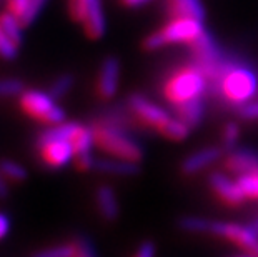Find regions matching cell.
I'll list each match as a JSON object with an SVG mask.
<instances>
[{
	"instance_id": "6da1fadb",
	"label": "cell",
	"mask_w": 258,
	"mask_h": 257,
	"mask_svg": "<svg viewBox=\"0 0 258 257\" xmlns=\"http://www.w3.org/2000/svg\"><path fill=\"white\" fill-rule=\"evenodd\" d=\"M213 90L230 106L241 107L251 102L258 92V77L250 67L243 64L230 62L222 75L213 84Z\"/></svg>"
},
{
	"instance_id": "7a4b0ae2",
	"label": "cell",
	"mask_w": 258,
	"mask_h": 257,
	"mask_svg": "<svg viewBox=\"0 0 258 257\" xmlns=\"http://www.w3.org/2000/svg\"><path fill=\"white\" fill-rule=\"evenodd\" d=\"M95 145L110 157L125 159V161L140 162L144 159V149L132 135L125 132L122 125H117L108 120H98L92 124Z\"/></svg>"
},
{
	"instance_id": "3957f363",
	"label": "cell",
	"mask_w": 258,
	"mask_h": 257,
	"mask_svg": "<svg viewBox=\"0 0 258 257\" xmlns=\"http://www.w3.org/2000/svg\"><path fill=\"white\" fill-rule=\"evenodd\" d=\"M208 89V79L199 65L182 67L170 75L163 84V95L173 107L202 99Z\"/></svg>"
},
{
	"instance_id": "277c9868",
	"label": "cell",
	"mask_w": 258,
	"mask_h": 257,
	"mask_svg": "<svg viewBox=\"0 0 258 257\" xmlns=\"http://www.w3.org/2000/svg\"><path fill=\"white\" fill-rule=\"evenodd\" d=\"M205 34L203 20L199 19H172L160 30L153 32L144 40L145 50H158L162 47L186 43L191 45Z\"/></svg>"
},
{
	"instance_id": "5b68a950",
	"label": "cell",
	"mask_w": 258,
	"mask_h": 257,
	"mask_svg": "<svg viewBox=\"0 0 258 257\" xmlns=\"http://www.w3.org/2000/svg\"><path fill=\"white\" fill-rule=\"evenodd\" d=\"M20 107L27 116L53 125L65 122V111L55 104V99L42 90H25L20 95Z\"/></svg>"
},
{
	"instance_id": "8992f818",
	"label": "cell",
	"mask_w": 258,
	"mask_h": 257,
	"mask_svg": "<svg viewBox=\"0 0 258 257\" xmlns=\"http://www.w3.org/2000/svg\"><path fill=\"white\" fill-rule=\"evenodd\" d=\"M70 17L84 25L85 35L98 40L105 35V14L102 0H69Z\"/></svg>"
},
{
	"instance_id": "52a82bcc",
	"label": "cell",
	"mask_w": 258,
	"mask_h": 257,
	"mask_svg": "<svg viewBox=\"0 0 258 257\" xmlns=\"http://www.w3.org/2000/svg\"><path fill=\"white\" fill-rule=\"evenodd\" d=\"M205 234L227 239L232 244L238 245L241 250H245V254L258 257V234L251 226H243V224L237 222L208 221Z\"/></svg>"
},
{
	"instance_id": "ba28073f",
	"label": "cell",
	"mask_w": 258,
	"mask_h": 257,
	"mask_svg": "<svg viewBox=\"0 0 258 257\" xmlns=\"http://www.w3.org/2000/svg\"><path fill=\"white\" fill-rule=\"evenodd\" d=\"M128 109L134 116L139 119V122L150 129H155L160 132V129L165 125L172 116L163 107L157 106L155 102L148 100L145 95L134 94L128 97Z\"/></svg>"
},
{
	"instance_id": "9c48e42d",
	"label": "cell",
	"mask_w": 258,
	"mask_h": 257,
	"mask_svg": "<svg viewBox=\"0 0 258 257\" xmlns=\"http://www.w3.org/2000/svg\"><path fill=\"white\" fill-rule=\"evenodd\" d=\"M208 184H210L212 190L220 199L223 204L230 207H240L245 204V195L241 192L240 185L237 180H232L227 174L223 172H212L208 177Z\"/></svg>"
},
{
	"instance_id": "30bf717a",
	"label": "cell",
	"mask_w": 258,
	"mask_h": 257,
	"mask_svg": "<svg viewBox=\"0 0 258 257\" xmlns=\"http://www.w3.org/2000/svg\"><path fill=\"white\" fill-rule=\"evenodd\" d=\"M120 85V62L117 57H107L100 65L97 77V94L102 100H110L117 95Z\"/></svg>"
},
{
	"instance_id": "8fae6325",
	"label": "cell",
	"mask_w": 258,
	"mask_h": 257,
	"mask_svg": "<svg viewBox=\"0 0 258 257\" xmlns=\"http://www.w3.org/2000/svg\"><path fill=\"white\" fill-rule=\"evenodd\" d=\"M40 149L42 161L45 162V166L52 169H62L69 166L74 161L75 150L70 140H55L48 142V144L38 147Z\"/></svg>"
},
{
	"instance_id": "7c38bea8",
	"label": "cell",
	"mask_w": 258,
	"mask_h": 257,
	"mask_svg": "<svg viewBox=\"0 0 258 257\" xmlns=\"http://www.w3.org/2000/svg\"><path fill=\"white\" fill-rule=\"evenodd\" d=\"M223 156L222 147H203L202 150H197L194 154L183 159L182 172L185 176H194L202 171H205L215 162H218Z\"/></svg>"
},
{
	"instance_id": "4fadbf2b",
	"label": "cell",
	"mask_w": 258,
	"mask_h": 257,
	"mask_svg": "<svg viewBox=\"0 0 258 257\" xmlns=\"http://www.w3.org/2000/svg\"><path fill=\"white\" fill-rule=\"evenodd\" d=\"M223 164L227 172L238 177L241 174L250 172L258 167V152L251 149H245V147H240V149L235 147V149L228 150Z\"/></svg>"
},
{
	"instance_id": "5bb4252c",
	"label": "cell",
	"mask_w": 258,
	"mask_h": 257,
	"mask_svg": "<svg viewBox=\"0 0 258 257\" xmlns=\"http://www.w3.org/2000/svg\"><path fill=\"white\" fill-rule=\"evenodd\" d=\"M93 171L108 174V176H137L140 172L139 162L125 161V159L118 157H108V159H95V166Z\"/></svg>"
},
{
	"instance_id": "9a60e30c",
	"label": "cell",
	"mask_w": 258,
	"mask_h": 257,
	"mask_svg": "<svg viewBox=\"0 0 258 257\" xmlns=\"http://www.w3.org/2000/svg\"><path fill=\"white\" fill-rule=\"evenodd\" d=\"M95 202H97V209L100 212V216L103 221L113 222L117 221V217L120 214V207L115 190L110 185H100L95 192Z\"/></svg>"
},
{
	"instance_id": "2e32d148",
	"label": "cell",
	"mask_w": 258,
	"mask_h": 257,
	"mask_svg": "<svg viewBox=\"0 0 258 257\" xmlns=\"http://www.w3.org/2000/svg\"><path fill=\"white\" fill-rule=\"evenodd\" d=\"M167 12L172 19H199L205 17L202 0H167Z\"/></svg>"
},
{
	"instance_id": "e0dca14e",
	"label": "cell",
	"mask_w": 258,
	"mask_h": 257,
	"mask_svg": "<svg viewBox=\"0 0 258 257\" xmlns=\"http://www.w3.org/2000/svg\"><path fill=\"white\" fill-rule=\"evenodd\" d=\"M79 122H60V124H53L48 129H45L43 132L38 135L37 139V145L42 147L48 144V142H55V140H70L75 134V130L79 129Z\"/></svg>"
},
{
	"instance_id": "ac0fdd59",
	"label": "cell",
	"mask_w": 258,
	"mask_h": 257,
	"mask_svg": "<svg viewBox=\"0 0 258 257\" xmlns=\"http://www.w3.org/2000/svg\"><path fill=\"white\" fill-rule=\"evenodd\" d=\"M175 114H177L178 119H182L185 124H188L190 127H197L200 122L203 116H205V106H203L202 99L186 102L183 106L175 107Z\"/></svg>"
},
{
	"instance_id": "d6986e66",
	"label": "cell",
	"mask_w": 258,
	"mask_h": 257,
	"mask_svg": "<svg viewBox=\"0 0 258 257\" xmlns=\"http://www.w3.org/2000/svg\"><path fill=\"white\" fill-rule=\"evenodd\" d=\"M0 29L4 30V34L12 40L15 45H20L24 42V29L22 22L19 17H15L14 14L10 12H4L0 14Z\"/></svg>"
},
{
	"instance_id": "ffe728a7",
	"label": "cell",
	"mask_w": 258,
	"mask_h": 257,
	"mask_svg": "<svg viewBox=\"0 0 258 257\" xmlns=\"http://www.w3.org/2000/svg\"><path fill=\"white\" fill-rule=\"evenodd\" d=\"M72 145L75 150V156L92 154V147L95 145V135H93V127L87 125H79L72 137Z\"/></svg>"
},
{
	"instance_id": "44dd1931",
	"label": "cell",
	"mask_w": 258,
	"mask_h": 257,
	"mask_svg": "<svg viewBox=\"0 0 258 257\" xmlns=\"http://www.w3.org/2000/svg\"><path fill=\"white\" fill-rule=\"evenodd\" d=\"M190 125L185 124L182 119L178 117H172L168 122L163 125L160 129V134L163 137H167L170 140H175V142H180V140H185L186 137L190 135Z\"/></svg>"
},
{
	"instance_id": "7402d4cb",
	"label": "cell",
	"mask_w": 258,
	"mask_h": 257,
	"mask_svg": "<svg viewBox=\"0 0 258 257\" xmlns=\"http://www.w3.org/2000/svg\"><path fill=\"white\" fill-rule=\"evenodd\" d=\"M237 182L240 185L241 192L245 195V199L258 202V167L253 169V171L238 176Z\"/></svg>"
},
{
	"instance_id": "603a6c76",
	"label": "cell",
	"mask_w": 258,
	"mask_h": 257,
	"mask_svg": "<svg viewBox=\"0 0 258 257\" xmlns=\"http://www.w3.org/2000/svg\"><path fill=\"white\" fill-rule=\"evenodd\" d=\"M0 171H2V174L9 180H12V182H24V180H27V177H29L27 169L24 166H20L19 162L10 161V159H4V161L0 162Z\"/></svg>"
},
{
	"instance_id": "cb8c5ba5",
	"label": "cell",
	"mask_w": 258,
	"mask_h": 257,
	"mask_svg": "<svg viewBox=\"0 0 258 257\" xmlns=\"http://www.w3.org/2000/svg\"><path fill=\"white\" fill-rule=\"evenodd\" d=\"M75 84V79L72 74H62L52 82V85L48 87V94H50L53 99H62L63 95H67L72 87Z\"/></svg>"
},
{
	"instance_id": "d4e9b609",
	"label": "cell",
	"mask_w": 258,
	"mask_h": 257,
	"mask_svg": "<svg viewBox=\"0 0 258 257\" xmlns=\"http://www.w3.org/2000/svg\"><path fill=\"white\" fill-rule=\"evenodd\" d=\"M25 92L24 82L17 77H5L0 79V97H15Z\"/></svg>"
},
{
	"instance_id": "484cf974",
	"label": "cell",
	"mask_w": 258,
	"mask_h": 257,
	"mask_svg": "<svg viewBox=\"0 0 258 257\" xmlns=\"http://www.w3.org/2000/svg\"><path fill=\"white\" fill-rule=\"evenodd\" d=\"M240 139V125L237 122H227L222 130V142L223 149L232 150L237 147V142Z\"/></svg>"
},
{
	"instance_id": "4316f807",
	"label": "cell",
	"mask_w": 258,
	"mask_h": 257,
	"mask_svg": "<svg viewBox=\"0 0 258 257\" xmlns=\"http://www.w3.org/2000/svg\"><path fill=\"white\" fill-rule=\"evenodd\" d=\"M30 257H74V244H62L53 247L40 249Z\"/></svg>"
},
{
	"instance_id": "83f0119b",
	"label": "cell",
	"mask_w": 258,
	"mask_h": 257,
	"mask_svg": "<svg viewBox=\"0 0 258 257\" xmlns=\"http://www.w3.org/2000/svg\"><path fill=\"white\" fill-rule=\"evenodd\" d=\"M47 0H29V5H27V10L24 14V17L20 19L22 25L24 27H29L32 25L34 22L37 20V17L40 15L43 5H45Z\"/></svg>"
},
{
	"instance_id": "f1b7e54d",
	"label": "cell",
	"mask_w": 258,
	"mask_h": 257,
	"mask_svg": "<svg viewBox=\"0 0 258 257\" xmlns=\"http://www.w3.org/2000/svg\"><path fill=\"white\" fill-rule=\"evenodd\" d=\"M17 56H19V45H15V43L4 34V30L0 29V57L4 60H15Z\"/></svg>"
},
{
	"instance_id": "f546056e",
	"label": "cell",
	"mask_w": 258,
	"mask_h": 257,
	"mask_svg": "<svg viewBox=\"0 0 258 257\" xmlns=\"http://www.w3.org/2000/svg\"><path fill=\"white\" fill-rule=\"evenodd\" d=\"M74 257H97L95 249L89 239L77 237L74 240Z\"/></svg>"
},
{
	"instance_id": "4dcf8cb0",
	"label": "cell",
	"mask_w": 258,
	"mask_h": 257,
	"mask_svg": "<svg viewBox=\"0 0 258 257\" xmlns=\"http://www.w3.org/2000/svg\"><path fill=\"white\" fill-rule=\"evenodd\" d=\"M238 116L240 119L248 120V122H253V120H258V100H251L245 106H241L238 109Z\"/></svg>"
},
{
	"instance_id": "1f68e13d",
	"label": "cell",
	"mask_w": 258,
	"mask_h": 257,
	"mask_svg": "<svg viewBox=\"0 0 258 257\" xmlns=\"http://www.w3.org/2000/svg\"><path fill=\"white\" fill-rule=\"evenodd\" d=\"M27 5H29V0H7V12L22 19L27 10Z\"/></svg>"
},
{
	"instance_id": "d6a6232c",
	"label": "cell",
	"mask_w": 258,
	"mask_h": 257,
	"mask_svg": "<svg viewBox=\"0 0 258 257\" xmlns=\"http://www.w3.org/2000/svg\"><path fill=\"white\" fill-rule=\"evenodd\" d=\"M155 255V245L150 240H145L144 244H140V247L137 249L134 257H153Z\"/></svg>"
},
{
	"instance_id": "836d02e7",
	"label": "cell",
	"mask_w": 258,
	"mask_h": 257,
	"mask_svg": "<svg viewBox=\"0 0 258 257\" xmlns=\"http://www.w3.org/2000/svg\"><path fill=\"white\" fill-rule=\"evenodd\" d=\"M10 229V219L7 217V214L0 212V239H4L9 234Z\"/></svg>"
},
{
	"instance_id": "e575fe53",
	"label": "cell",
	"mask_w": 258,
	"mask_h": 257,
	"mask_svg": "<svg viewBox=\"0 0 258 257\" xmlns=\"http://www.w3.org/2000/svg\"><path fill=\"white\" fill-rule=\"evenodd\" d=\"M9 197V185H7V177L4 176L0 171V199H7Z\"/></svg>"
},
{
	"instance_id": "d590c367",
	"label": "cell",
	"mask_w": 258,
	"mask_h": 257,
	"mask_svg": "<svg viewBox=\"0 0 258 257\" xmlns=\"http://www.w3.org/2000/svg\"><path fill=\"white\" fill-rule=\"evenodd\" d=\"M147 2H150V0H122L125 7H140V5H144Z\"/></svg>"
},
{
	"instance_id": "8d00e7d4",
	"label": "cell",
	"mask_w": 258,
	"mask_h": 257,
	"mask_svg": "<svg viewBox=\"0 0 258 257\" xmlns=\"http://www.w3.org/2000/svg\"><path fill=\"white\" fill-rule=\"evenodd\" d=\"M250 226L253 227V229H255V232L258 234V217H256V219H253V222H251Z\"/></svg>"
},
{
	"instance_id": "74e56055",
	"label": "cell",
	"mask_w": 258,
	"mask_h": 257,
	"mask_svg": "<svg viewBox=\"0 0 258 257\" xmlns=\"http://www.w3.org/2000/svg\"><path fill=\"white\" fill-rule=\"evenodd\" d=\"M238 257H251V255H248V254H246V255H238Z\"/></svg>"
}]
</instances>
